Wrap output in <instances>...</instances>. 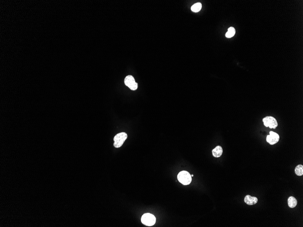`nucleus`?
Masks as SVG:
<instances>
[{"label": "nucleus", "mask_w": 303, "mask_h": 227, "mask_svg": "<svg viewBox=\"0 0 303 227\" xmlns=\"http://www.w3.org/2000/svg\"><path fill=\"white\" fill-rule=\"evenodd\" d=\"M177 179L183 185H189L192 181V176L188 171H182L177 175Z\"/></svg>", "instance_id": "obj_1"}, {"label": "nucleus", "mask_w": 303, "mask_h": 227, "mask_svg": "<svg viewBox=\"0 0 303 227\" xmlns=\"http://www.w3.org/2000/svg\"><path fill=\"white\" fill-rule=\"evenodd\" d=\"M127 137L128 136L125 132H121L117 134L114 138V146L115 148L120 147L127 139Z\"/></svg>", "instance_id": "obj_2"}, {"label": "nucleus", "mask_w": 303, "mask_h": 227, "mask_svg": "<svg viewBox=\"0 0 303 227\" xmlns=\"http://www.w3.org/2000/svg\"><path fill=\"white\" fill-rule=\"evenodd\" d=\"M156 221V219L155 216L149 213L144 214L141 218L142 223L146 226H153L155 224Z\"/></svg>", "instance_id": "obj_3"}, {"label": "nucleus", "mask_w": 303, "mask_h": 227, "mask_svg": "<svg viewBox=\"0 0 303 227\" xmlns=\"http://www.w3.org/2000/svg\"><path fill=\"white\" fill-rule=\"evenodd\" d=\"M263 122L265 127H269L271 129H276L278 127V122L275 118L271 116H267L264 118Z\"/></svg>", "instance_id": "obj_4"}, {"label": "nucleus", "mask_w": 303, "mask_h": 227, "mask_svg": "<svg viewBox=\"0 0 303 227\" xmlns=\"http://www.w3.org/2000/svg\"><path fill=\"white\" fill-rule=\"evenodd\" d=\"M125 84L132 90H136L138 88V84L135 82L134 77L131 75H128L124 79Z\"/></svg>", "instance_id": "obj_5"}, {"label": "nucleus", "mask_w": 303, "mask_h": 227, "mask_svg": "<svg viewBox=\"0 0 303 227\" xmlns=\"http://www.w3.org/2000/svg\"><path fill=\"white\" fill-rule=\"evenodd\" d=\"M280 140V136L277 133L271 131L270 135H268L266 137L267 142H268L270 145H273L276 144L279 142Z\"/></svg>", "instance_id": "obj_6"}, {"label": "nucleus", "mask_w": 303, "mask_h": 227, "mask_svg": "<svg viewBox=\"0 0 303 227\" xmlns=\"http://www.w3.org/2000/svg\"><path fill=\"white\" fill-rule=\"evenodd\" d=\"M244 202L249 205H255L258 202V199L255 197H252L250 195L245 196Z\"/></svg>", "instance_id": "obj_7"}, {"label": "nucleus", "mask_w": 303, "mask_h": 227, "mask_svg": "<svg viewBox=\"0 0 303 227\" xmlns=\"http://www.w3.org/2000/svg\"><path fill=\"white\" fill-rule=\"evenodd\" d=\"M212 152L213 156L216 158H218L222 155V153H223V149L221 146H218L212 150Z\"/></svg>", "instance_id": "obj_8"}, {"label": "nucleus", "mask_w": 303, "mask_h": 227, "mask_svg": "<svg viewBox=\"0 0 303 227\" xmlns=\"http://www.w3.org/2000/svg\"><path fill=\"white\" fill-rule=\"evenodd\" d=\"M288 204L290 208H294L297 205V200L294 197H290L288 199Z\"/></svg>", "instance_id": "obj_9"}, {"label": "nucleus", "mask_w": 303, "mask_h": 227, "mask_svg": "<svg viewBox=\"0 0 303 227\" xmlns=\"http://www.w3.org/2000/svg\"><path fill=\"white\" fill-rule=\"evenodd\" d=\"M295 174L298 176H302L303 174V165H299L295 167Z\"/></svg>", "instance_id": "obj_10"}, {"label": "nucleus", "mask_w": 303, "mask_h": 227, "mask_svg": "<svg viewBox=\"0 0 303 227\" xmlns=\"http://www.w3.org/2000/svg\"><path fill=\"white\" fill-rule=\"evenodd\" d=\"M236 33L235 29L232 27H231L228 29V31L226 34V36L228 38L232 37L234 36Z\"/></svg>", "instance_id": "obj_11"}, {"label": "nucleus", "mask_w": 303, "mask_h": 227, "mask_svg": "<svg viewBox=\"0 0 303 227\" xmlns=\"http://www.w3.org/2000/svg\"><path fill=\"white\" fill-rule=\"evenodd\" d=\"M202 4L200 3H197L194 4L191 7V10L194 12H198L200 11L202 9Z\"/></svg>", "instance_id": "obj_12"}, {"label": "nucleus", "mask_w": 303, "mask_h": 227, "mask_svg": "<svg viewBox=\"0 0 303 227\" xmlns=\"http://www.w3.org/2000/svg\"><path fill=\"white\" fill-rule=\"evenodd\" d=\"M191 176H192V177H193V176H194L193 174H192V175H191Z\"/></svg>", "instance_id": "obj_13"}]
</instances>
